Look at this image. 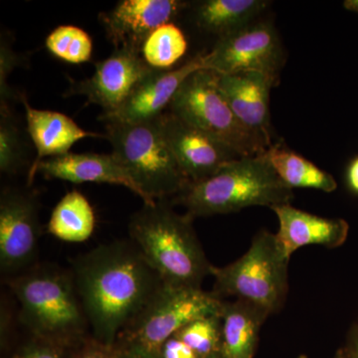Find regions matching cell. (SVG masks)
I'll return each instance as SVG.
<instances>
[{
    "label": "cell",
    "mask_w": 358,
    "mask_h": 358,
    "mask_svg": "<svg viewBox=\"0 0 358 358\" xmlns=\"http://www.w3.org/2000/svg\"><path fill=\"white\" fill-rule=\"evenodd\" d=\"M93 338L114 346L164 282L133 242L102 244L71 268Z\"/></svg>",
    "instance_id": "1"
},
{
    "label": "cell",
    "mask_w": 358,
    "mask_h": 358,
    "mask_svg": "<svg viewBox=\"0 0 358 358\" xmlns=\"http://www.w3.org/2000/svg\"><path fill=\"white\" fill-rule=\"evenodd\" d=\"M193 219L164 199L143 204L129 220L131 241L169 286L201 288L215 267L205 255Z\"/></svg>",
    "instance_id": "2"
},
{
    "label": "cell",
    "mask_w": 358,
    "mask_h": 358,
    "mask_svg": "<svg viewBox=\"0 0 358 358\" xmlns=\"http://www.w3.org/2000/svg\"><path fill=\"white\" fill-rule=\"evenodd\" d=\"M20 303V319L34 338L71 348L90 327L71 271L53 266L30 268L7 279Z\"/></svg>",
    "instance_id": "3"
},
{
    "label": "cell",
    "mask_w": 358,
    "mask_h": 358,
    "mask_svg": "<svg viewBox=\"0 0 358 358\" xmlns=\"http://www.w3.org/2000/svg\"><path fill=\"white\" fill-rule=\"evenodd\" d=\"M293 189L279 178L264 155L242 157L202 180L190 182L171 200L193 218L235 213L254 206L289 204Z\"/></svg>",
    "instance_id": "4"
},
{
    "label": "cell",
    "mask_w": 358,
    "mask_h": 358,
    "mask_svg": "<svg viewBox=\"0 0 358 358\" xmlns=\"http://www.w3.org/2000/svg\"><path fill=\"white\" fill-rule=\"evenodd\" d=\"M105 122L112 154L143 192V203L173 200L189 185L162 133L159 117L134 124Z\"/></svg>",
    "instance_id": "5"
},
{
    "label": "cell",
    "mask_w": 358,
    "mask_h": 358,
    "mask_svg": "<svg viewBox=\"0 0 358 358\" xmlns=\"http://www.w3.org/2000/svg\"><path fill=\"white\" fill-rule=\"evenodd\" d=\"M289 259L282 254L275 235L261 230L243 256L224 267H214L213 293L223 300L234 296L265 310L282 308L288 293Z\"/></svg>",
    "instance_id": "6"
},
{
    "label": "cell",
    "mask_w": 358,
    "mask_h": 358,
    "mask_svg": "<svg viewBox=\"0 0 358 358\" xmlns=\"http://www.w3.org/2000/svg\"><path fill=\"white\" fill-rule=\"evenodd\" d=\"M218 73L199 70L181 85L169 110L233 148L241 157L264 155L267 145L237 119L218 86Z\"/></svg>",
    "instance_id": "7"
},
{
    "label": "cell",
    "mask_w": 358,
    "mask_h": 358,
    "mask_svg": "<svg viewBox=\"0 0 358 358\" xmlns=\"http://www.w3.org/2000/svg\"><path fill=\"white\" fill-rule=\"evenodd\" d=\"M222 301L213 292L202 288L164 284L117 341L159 353L167 339L193 320L219 315Z\"/></svg>",
    "instance_id": "8"
},
{
    "label": "cell",
    "mask_w": 358,
    "mask_h": 358,
    "mask_svg": "<svg viewBox=\"0 0 358 358\" xmlns=\"http://www.w3.org/2000/svg\"><path fill=\"white\" fill-rule=\"evenodd\" d=\"M282 64L279 35L266 21L253 22L219 38L206 54V69L220 75L257 72L278 80Z\"/></svg>",
    "instance_id": "9"
},
{
    "label": "cell",
    "mask_w": 358,
    "mask_h": 358,
    "mask_svg": "<svg viewBox=\"0 0 358 358\" xmlns=\"http://www.w3.org/2000/svg\"><path fill=\"white\" fill-rule=\"evenodd\" d=\"M36 197L9 187L0 196V268L13 277L34 263L41 235Z\"/></svg>",
    "instance_id": "10"
},
{
    "label": "cell",
    "mask_w": 358,
    "mask_h": 358,
    "mask_svg": "<svg viewBox=\"0 0 358 358\" xmlns=\"http://www.w3.org/2000/svg\"><path fill=\"white\" fill-rule=\"evenodd\" d=\"M159 124L167 145L190 182L213 176L241 155L233 148L173 113L164 112Z\"/></svg>",
    "instance_id": "11"
},
{
    "label": "cell",
    "mask_w": 358,
    "mask_h": 358,
    "mask_svg": "<svg viewBox=\"0 0 358 358\" xmlns=\"http://www.w3.org/2000/svg\"><path fill=\"white\" fill-rule=\"evenodd\" d=\"M141 51L122 47L96 64L91 78L73 85L72 94L84 95L89 103L101 106L103 114H110L124 102L136 85L154 72Z\"/></svg>",
    "instance_id": "12"
},
{
    "label": "cell",
    "mask_w": 358,
    "mask_h": 358,
    "mask_svg": "<svg viewBox=\"0 0 358 358\" xmlns=\"http://www.w3.org/2000/svg\"><path fill=\"white\" fill-rule=\"evenodd\" d=\"M206 69V54L194 58L173 70H157L136 85L124 102L110 114H103V122H134L157 120L169 108L174 96L188 77Z\"/></svg>",
    "instance_id": "13"
},
{
    "label": "cell",
    "mask_w": 358,
    "mask_h": 358,
    "mask_svg": "<svg viewBox=\"0 0 358 358\" xmlns=\"http://www.w3.org/2000/svg\"><path fill=\"white\" fill-rule=\"evenodd\" d=\"M179 0H124L101 20L115 48L143 50V44L160 26L173 22L187 6Z\"/></svg>",
    "instance_id": "14"
},
{
    "label": "cell",
    "mask_w": 358,
    "mask_h": 358,
    "mask_svg": "<svg viewBox=\"0 0 358 358\" xmlns=\"http://www.w3.org/2000/svg\"><path fill=\"white\" fill-rule=\"evenodd\" d=\"M274 78L257 72L220 75L218 86L231 110L250 133L272 147L270 92Z\"/></svg>",
    "instance_id": "15"
},
{
    "label": "cell",
    "mask_w": 358,
    "mask_h": 358,
    "mask_svg": "<svg viewBox=\"0 0 358 358\" xmlns=\"http://www.w3.org/2000/svg\"><path fill=\"white\" fill-rule=\"evenodd\" d=\"M37 173L43 174L47 178L60 179L73 183H109L124 186L145 201V196L140 188L113 154L68 152L45 159L29 169V182H32Z\"/></svg>",
    "instance_id": "16"
},
{
    "label": "cell",
    "mask_w": 358,
    "mask_h": 358,
    "mask_svg": "<svg viewBox=\"0 0 358 358\" xmlns=\"http://www.w3.org/2000/svg\"><path fill=\"white\" fill-rule=\"evenodd\" d=\"M271 209L279 219L275 239L287 258H291L296 250L310 245L336 248L348 238L350 227L343 219L320 217L296 208L291 203Z\"/></svg>",
    "instance_id": "17"
},
{
    "label": "cell",
    "mask_w": 358,
    "mask_h": 358,
    "mask_svg": "<svg viewBox=\"0 0 358 358\" xmlns=\"http://www.w3.org/2000/svg\"><path fill=\"white\" fill-rule=\"evenodd\" d=\"M24 105L27 129L37 150L32 166L41 160L69 152L77 141L86 138H106L103 134L85 131L62 113L36 110L29 105L25 96L20 98Z\"/></svg>",
    "instance_id": "18"
},
{
    "label": "cell",
    "mask_w": 358,
    "mask_h": 358,
    "mask_svg": "<svg viewBox=\"0 0 358 358\" xmlns=\"http://www.w3.org/2000/svg\"><path fill=\"white\" fill-rule=\"evenodd\" d=\"M221 348L225 358H253L261 327L268 315L248 301H222Z\"/></svg>",
    "instance_id": "19"
},
{
    "label": "cell",
    "mask_w": 358,
    "mask_h": 358,
    "mask_svg": "<svg viewBox=\"0 0 358 358\" xmlns=\"http://www.w3.org/2000/svg\"><path fill=\"white\" fill-rule=\"evenodd\" d=\"M268 4L267 0H204L195 7V23L222 38L255 22Z\"/></svg>",
    "instance_id": "20"
},
{
    "label": "cell",
    "mask_w": 358,
    "mask_h": 358,
    "mask_svg": "<svg viewBox=\"0 0 358 358\" xmlns=\"http://www.w3.org/2000/svg\"><path fill=\"white\" fill-rule=\"evenodd\" d=\"M264 157L282 182L291 189L310 188L334 192L338 187L336 179L313 162L282 145H273Z\"/></svg>",
    "instance_id": "21"
},
{
    "label": "cell",
    "mask_w": 358,
    "mask_h": 358,
    "mask_svg": "<svg viewBox=\"0 0 358 358\" xmlns=\"http://www.w3.org/2000/svg\"><path fill=\"white\" fill-rule=\"evenodd\" d=\"M95 213L85 195L68 192L52 211L47 230L52 236L69 243H81L93 234Z\"/></svg>",
    "instance_id": "22"
},
{
    "label": "cell",
    "mask_w": 358,
    "mask_h": 358,
    "mask_svg": "<svg viewBox=\"0 0 358 358\" xmlns=\"http://www.w3.org/2000/svg\"><path fill=\"white\" fill-rule=\"evenodd\" d=\"M185 33L174 24L166 23L150 34L143 46V57L150 67L169 70L187 51Z\"/></svg>",
    "instance_id": "23"
},
{
    "label": "cell",
    "mask_w": 358,
    "mask_h": 358,
    "mask_svg": "<svg viewBox=\"0 0 358 358\" xmlns=\"http://www.w3.org/2000/svg\"><path fill=\"white\" fill-rule=\"evenodd\" d=\"M46 47L56 57L72 64L91 59L93 41L88 33L73 25H61L46 38Z\"/></svg>",
    "instance_id": "24"
},
{
    "label": "cell",
    "mask_w": 358,
    "mask_h": 358,
    "mask_svg": "<svg viewBox=\"0 0 358 358\" xmlns=\"http://www.w3.org/2000/svg\"><path fill=\"white\" fill-rule=\"evenodd\" d=\"M176 336L192 348L200 358L220 352V315H209L193 320L180 329Z\"/></svg>",
    "instance_id": "25"
},
{
    "label": "cell",
    "mask_w": 358,
    "mask_h": 358,
    "mask_svg": "<svg viewBox=\"0 0 358 358\" xmlns=\"http://www.w3.org/2000/svg\"><path fill=\"white\" fill-rule=\"evenodd\" d=\"M24 166V148L20 131L13 121L7 105L1 106L0 120V171L2 173H17Z\"/></svg>",
    "instance_id": "26"
},
{
    "label": "cell",
    "mask_w": 358,
    "mask_h": 358,
    "mask_svg": "<svg viewBox=\"0 0 358 358\" xmlns=\"http://www.w3.org/2000/svg\"><path fill=\"white\" fill-rule=\"evenodd\" d=\"M68 348L59 343L34 338L20 348L11 358H64Z\"/></svg>",
    "instance_id": "27"
},
{
    "label": "cell",
    "mask_w": 358,
    "mask_h": 358,
    "mask_svg": "<svg viewBox=\"0 0 358 358\" xmlns=\"http://www.w3.org/2000/svg\"><path fill=\"white\" fill-rule=\"evenodd\" d=\"M159 355L162 358H200L192 348L176 336L167 339L160 348Z\"/></svg>",
    "instance_id": "28"
},
{
    "label": "cell",
    "mask_w": 358,
    "mask_h": 358,
    "mask_svg": "<svg viewBox=\"0 0 358 358\" xmlns=\"http://www.w3.org/2000/svg\"><path fill=\"white\" fill-rule=\"evenodd\" d=\"M114 346L103 345L100 341L92 338L80 345L79 352L74 358H113Z\"/></svg>",
    "instance_id": "29"
},
{
    "label": "cell",
    "mask_w": 358,
    "mask_h": 358,
    "mask_svg": "<svg viewBox=\"0 0 358 358\" xmlns=\"http://www.w3.org/2000/svg\"><path fill=\"white\" fill-rule=\"evenodd\" d=\"M113 358H162L159 352H150L138 345L117 341Z\"/></svg>",
    "instance_id": "30"
},
{
    "label": "cell",
    "mask_w": 358,
    "mask_h": 358,
    "mask_svg": "<svg viewBox=\"0 0 358 358\" xmlns=\"http://www.w3.org/2000/svg\"><path fill=\"white\" fill-rule=\"evenodd\" d=\"M348 182L353 192L358 193V157L348 167Z\"/></svg>",
    "instance_id": "31"
},
{
    "label": "cell",
    "mask_w": 358,
    "mask_h": 358,
    "mask_svg": "<svg viewBox=\"0 0 358 358\" xmlns=\"http://www.w3.org/2000/svg\"><path fill=\"white\" fill-rule=\"evenodd\" d=\"M1 324H0V331H1V341L3 343L7 338L8 334V329L10 327L11 319L10 313L7 310L6 306H2L1 307V320H0Z\"/></svg>",
    "instance_id": "32"
},
{
    "label": "cell",
    "mask_w": 358,
    "mask_h": 358,
    "mask_svg": "<svg viewBox=\"0 0 358 358\" xmlns=\"http://www.w3.org/2000/svg\"><path fill=\"white\" fill-rule=\"evenodd\" d=\"M343 6L348 10L358 14V0H346L343 2Z\"/></svg>",
    "instance_id": "33"
},
{
    "label": "cell",
    "mask_w": 358,
    "mask_h": 358,
    "mask_svg": "<svg viewBox=\"0 0 358 358\" xmlns=\"http://www.w3.org/2000/svg\"><path fill=\"white\" fill-rule=\"evenodd\" d=\"M352 358H358V338L355 339L352 348Z\"/></svg>",
    "instance_id": "34"
},
{
    "label": "cell",
    "mask_w": 358,
    "mask_h": 358,
    "mask_svg": "<svg viewBox=\"0 0 358 358\" xmlns=\"http://www.w3.org/2000/svg\"><path fill=\"white\" fill-rule=\"evenodd\" d=\"M204 358H225L224 355H222V352H217L212 353V355H208V357H204Z\"/></svg>",
    "instance_id": "35"
},
{
    "label": "cell",
    "mask_w": 358,
    "mask_h": 358,
    "mask_svg": "<svg viewBox=\"0 0 358 358\" xmlns=\"http://www.w3.org/2000/svg\"><path fill=\"white\" fill-rule=\"evenodd\" d=\"M336 358H345V357H343V355H339L338 357Z\"/></svg>",
    "instance_id": "36"
}]
</instances>
